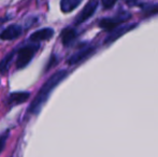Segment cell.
Masks as SVG:
<instances>
[{"label": "cell", "instance_id": "obj_14", "mask_svg": "<svg viewBox=\"0 0 158 157\" xmlns=\"http://www.w3.org/2000/svg\"><path fill=\"white\" fill-rule=\"evenodd\" d=\"M57 63H58V60H57V57H56V55H54V54H53L52 56H51L50 60H48V65H46V67H45V71H48V69H51V68H52L53 66H55V65H56Z\"/></svg>", "mask_w": 158, "mask_h": 157}, {"label": "cell", "instance_id": "obj_13", "mask_svg": "<svg viewBox=\"0 0 158 157\" xmlns=\"http://www.w3.org/2000/svg\"><path fill=\"white\" fill-rule=\"evenodd\" d=\"M8 137H9V132H6V134H3L2 136H0V154H1V152L3 151L4 147H6Z\"/></svg>", "mask_w": 158, "mask_h": 157}, {"label": "cell", "instance_id": "obj_12", "mask_svg": "<svg viewBox=\"0 0 158 157\" xmlns=\"http://www.w3.org/2000/svg\"><path fill=\"white\" fill-rule=\"evenodd\" d=\"M81 4V0H61L60 9L64 13H69Z\"/></svg>", "mask_w": 158, "mask_h": 157}, {"label": "cell", "instance_id": "obj_11", "mask_svg": "<svg viewBox=\"0 0 158 157\" xmlns=\"http://www.w3.org/2000/svg\"><path fill=\"white\" fill-rule=\"evenodd\" d=\"M16 53H17V50H13L12 52L6 54V56L2 58V60L0 61V74H6V72H8L11 63L13 61V58H14Z\"/></svg>", "mask_w": 158, "mask_h": 157}, {"label": "cell", "instance_id": "obj_9", "mask_svg": "<svg viewBox=\"0 0 158 157\" xmlns=\"http://www.w3.org/2000/svg\"><path fill=\"white\" fill-rule=\"evenodd\" d=\"M135 27V24H133V25H129V26H121V27L116 28V29L114 30V32H113V34H111L110 36H109L108 38L106 39L104 43L110 44L111 42L117 40V39L119 38V37H122L124 34H126L127 31H129V30L133 29Z\"/></svg>", "mask_w": 158, "mask_h": 157}, {"label": "cell", "instance_id": "obj_10", "mask_svg": "<svg viewBox=\"0 0 158 157\" xmlns=\"http://www.w3.org/2000/svg\"><path fill=\"white\" fill-rule=\"evenodd\" d=\"M77 31L74 28L72 27H67L61 31V41H63L64 46H70L71 43L77 38Z\"/></svg>", "mask_w": 158, "mask_h": 157}, {"label": "cell", "instance_id": "obj_4", "mask_svg": "<svg viewBox=\"0 0 158 157\" xmlns=\"http://www.w3.org/2000/svg\"><path fill=\"white\" fill-rule=\"evenodd\" d=\"M94 53H95V48H93V46H85V48H81L79 52L74 53L71 57H69L67 63L70 66L77 65V64L81 63V61L85 60L89 56H92Z\"/></svg>", "mask_w": 158, "mask_h": 157}, {"label": "cell", "instance_id": "obj_7", "mask_svg": "<svg viewBox=\"0 0 158 157\" xmlns=\"http://www.w3.org/2000/svg\"><path fill=\"white\" fill-rule=\"evenodd\" d=\"M129 19V17H113V19H102L99 21V27L102 28L104 30H115L116 28H118V26L121 25L123 22Z\"/></svg>", "mask_w": 158, "mask_h": 157}, {"label": "cell", "instance_id": "obj_15", "mask_svg": "<svg viewBox=\"0 0 158 157\" xmlns=\"http://www.w3.org/2000/svg\"><path fill=\"white\" fill-rule=\"evenodd\" d=\"M144 13H145V15H152V14H157L158 13V4L154 6H151V8L146 9L145 11H144Z\"/></svg>", "mask_w": 158, "mask_h": 157}, {"label": "cell", "instance_id": "obj_3", "mask_svg": "<svg viewBox=\"0 0 158 157\" xmlns=\"http://www.w3.org/2000/svg\"><path fill=\"white\" fill-rule=\"evenodd\" d=\"M97 6H98V1H96V0H92V1L87 2L83 10L77 15V19H75V25H80V24L86 22L88 19H90L94 15L96 10H97Z\"/></svg>", "mask_w": 158, "mask_h": 157}, {"label": "cell", "instance_id": "obj_2", "mask_svg": "<svg viewBox=\"0 0 158 157\" xmlns=\"http://www.w3.org/2000/svg\"><path fill=\"white\" fill-rule=\"evenodd\" d=\"M40 48H41L40 43H28L17 48V57L16 64H15L17 69H23L29 65L35 55L40 50Z\"/></svg>", "mask_w": 158, "mask_h": 157}, {"label": "cell", "instance_id": "obj_6", "mask_svg": "<svg viewBox=\"0 0 158 157\" xmlns=\"http://www.w3.org/2000/svg\"><path fill=\"white\" fill-rule=\"evenodd\" d=\"M53 36H54V29L50 27H46V28H41L39 30H35V32H32V35L29 37L28 40L31 43H39V42L52 39Z\"/></svg>", "mask_w": 158, "mask_h": 157}, {"label": "cell", "instance_id": "obj_1", "mask_svg": "<svg viewBox=\"0 0 158 157\" xmlns=\"http://www.w3.org/2000/svg\"><path fill=\"white\" fill-rule=\"evenodd\" d=\"M67 76H68V71L64 69L55 72V73L42 85V87L40 88L39 92L37 93L35 98L32 99V102L30 103L29 107H28V110H27L28 113L35 114V115L39 113L42 108H43V105H45V102L48 101L51 93L67 78Z\"/></svg>", "mask_w": 158, "mask_h": 157}, {"label": "cell", "instance_id": "obj_8", "mask_svg": "<svg viewBox=\"0 0 158 157\" xmlns=\"http://www.w3.org/2000/svg\"><path fill=\"white\" fill-rule=\"evenodd\" d=\"M30 97L29 92H15L11 93L9 95V98L6 100V105L9 107H14V105H19L27 101Z\"/></svg>", "mask_w": 158, "mask_h": 157}, {"label": "cell", "instance_id": "obj_16", "mask_svg": "<svg viewBox=\"0 0 158 157\" xmlns=\"http://www.w3.org/2000/svg\"><path fill=\"white\" fill-rule=\"evenodd\" d=\"M116 3V1H113V0H111V1H109V0H103L102 1V6H103L104 9H106V10H109V9H111L112 6H114V4Z\"/></svg>", "mask_w": 158, "mask_h": 157}, {"label": "cell", "instance_id": "obj_5", "mask_svg": "<svg viewBox=\"0 0 158 157\" xmlns=\"http://www.w3.org/2000/svg\"><path fill=\"white\" fill-rule=\"evenodd\" d=\"M23 27L16 24L10 25L3 29L0 34V39L3 41H12V40L17 39L19 37H21V35L23 34Z\"/></svg>", "mask_w": 158, "mask_h": 157}]
</instances>
